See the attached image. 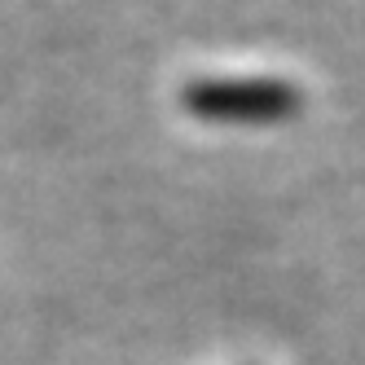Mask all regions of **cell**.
<instances>
[{
    "instance_id": "cell-1",
    "label": "cell",
    "mask_w": 365,
    "mask_h": 365,
    "mask_svg": "<svg viewBox=\"0 0 365 365\" xmlns=\"http://www.w3.org/2000/svg\"><path fill=\"white\" fill-rule=\"evenodd\" d=\"M180 101L198 119L273 123V119L299 115L304 93L291 80H273V75H207V80L185 84Z\"/></svg>"
}]
</instances>
